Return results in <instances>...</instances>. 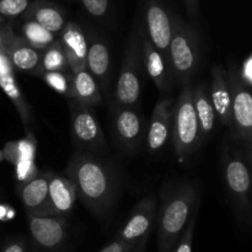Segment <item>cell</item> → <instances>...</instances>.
<instances>
[{
  "mask_svg": "<svg viewBox=\"0 0 252 252\" xmlns=\"http://www.w3.org/2000/svg\"><path fill=\"white\" fill-rule=\"evenodd\" d=\"M76 189L78 198L95 216L112 208L118 192V175L112 165L91 153L76 150L64 172Z\"/></svg>",
  "mask_w": 252,
  "mask_h": 252,
  "instance_id": "cell-1",
  "label": "cell"
},
{
  "mask_svg": "<svg viewBox=\"0 0 252 252\" xmlns=\"http://www.w3.org/2000/svg\"><path fill=\"white\" fill-rule=\"evenodd\" d=\"M197 208L198 193L193 184L185 182L167 194L157 217L159 252L174 251Z\"/></svg>",
  "mask_w": 252,
  "mask_h": 252,
  "instance_id": "cell-2",
  "label": "cell"
},
{
  "mask_svg": "<svg viewBox=\"0 0 252 252\" xmlns=\"http://www.w3.org/2000/svg\"><path fill=\"white\" fill-rule=\"evenodd\" d=\"M142 33V26L138 25L128 38L122 65L113 91L112 105L139 107L143 85H144L143 78L145 76Z\"/></svg>",
  "mask_w": 252,
  "mask_h": 252,
  "instance_id": "cell-3",
  "label": "cell"
},
{
  "mask_svg": "<svg viewBox=\"0 0 252 252\" xmlns=\"http://www.w3.org/2000/svg\"><path fill=\"white\" fill-rule=\"evenodd\" d=\"M223 158V180L236 218L243 226L251 224V155L230 150L225 145Z\"/></svg>",
  "mask_w": 252,
  "mask_h": 252,
  "instance_id": "cell-4",
  "label": "cell"
},
{
  "mask_svg": "<svg viewBox=\"0 0 252 252\" xmlns=\"http://www.w3.org/2000/svg\"><path fill=\"white\" fill-rule=\"evenodd\" d=\"M192 97L193 88L191 85L182 86L172 107L171 139L175 154L181 162L191 159L202 142Z\"/></svg>",
  "mask_w": 252,
  "mask_h": 252,
  "instance_id": "cell-5",
  "label": "cell"
},
{
  "mask_svg": "<svg viewBox=\"0 0 252 252\" xmlns=\"http://www.w3.org/2000/svg\"><path fill=\"white\" fill-rule=\"evenodd\" d=\"M174 81L180 85H191L199 64V39L196 29L180 17L174 20V32L167 53Z\"/></svg>",
  "mask_w": 252,
  "mask_h": 252,
  "instance_id": "cell-6",
  "label": "cell"
},
{
  "mask_svg": "<svg viewBox=\"0 0 252 252\" xmlns=\"http://www.w3.org/2000/svg\"><path fill=\"white\" fill-rule=\"evenodd\" d=\"M30 230L27 252H70V226L59 217L26 214Z\"/></svg>",
  "mask_w": 252,
  "mask_h": 252,
  "instance_id": "cell-7",
  "label": "cell"
},
{
  "mask_svg": "<svg viewBox=\"0 0 252 252\" xmlns=\"http://www.w3.org/2000/svg\"><path fill=\"white\" fill-rule=\"evenodd\" d=\"M225 70L231 95L230 127L233 129V139L239 143H245L248 154L251 155L252 96L250 88L241 81L235 64L230 63Z\"/></svg>",
  "mask_w": 252,
  "mask_h": 252,
  "instance_id": "cell-8",
  "label": "cell"
},
{
  "mask_svg": "<svg viewBox=\"0 0 252 252\" xmlns=\"http://www.w3.org/2000/svg\"><path fill=\"white\" fill-rule=\"evenodd\" d=\"M147 127L148 122L139 107L111 103V130L113 140L122 152H137L145 140Z\"/></svg>",
  "mask_w": 252,
  "mask_h": 252,
  "instance_id": "cell-9",
  "label": "cell"
},
{
  "mask_svg": "<svg viewBox=\"0 0 252 252\" xmlns=\"http://www.w3.org/2000/svg\"><path fill=\"white\" fill-rule=\"evenodd\" d=\"M70 130L71 138L78 150L98 154L106 150V140L102 128L93 107L76 102L70 98Z\"/></svg>",
  "mask_w": 252,
  "mask_h": 252,
  "instance_id": "cell-10",
  "label": "cell"
},
{
  "mask_svg": "<svg viewBox=\"0 0 252 252\" xmlns=\"http://www.w3.org/2000/svg\"><path fill=\"white\" fill-rule=\"evenodd\" d=\"M157 217V197L149 194L135 204L116 239L134 248L142 239L152 235Z\"/></svg>",
  "mask_w": 252,
  "mask_h": 252,
  "instance_id": "cell-11",
  "label": "cell"
},
{
  "mask_svg": "<svg viewBox=\"0 0 252 252\" xmlns=\"http://www.w3.org/2000/svg\"><path fill=\"white\" fill-rule=\"evenodd\" d=\"M144 16L145 36L158 51L167 57L175 17L161 0H147Z\"/></svg>",
  "mask_w": 252,
  "mask_h": 252,
  "instance_id": "cell-12",
  "label": "cell"
},
{
  "mask_svg": "<svg viewBox=\"0 0 252 252\" xmlns=\"http://www.w3.org/2000/svg\"><path fill=\"white\" fill-rule=\"evenodd\" d=\"M172 107L174 101L170 97L160 98L155 105L145 134V144L150 154L162 152L171 138Z\"/></svg>",
  "mask_w": 252,
  "mask_h": 252,
  "instance_id": "cell-13",
  "label": "cell"
},
{
  "mask_svg": "<svg viewBox=\"0 0 252 252\" xmlns=\"http://www.w3.org/2000/svg\"><path fill=\"white\" fill-rule=\"evenodd\" d=\"M17 193L26 214L33 217L53 216L48 198V172H38L30 181L20 184Z\"/></svg>",
  "mask_w": 252,
  "mask_h": 252,
  "instance_id": "cell-14",
  "label": "cell"
},
{
  "mask_svg": "<svg viewBox=\"0 0 252 252\" xmlns=\"http://www.w3.org/2000/svg\"><path fill=\"white\" fill-rule=\"evenodd\" d=\"M142 48L145 74L152 79L159 91H161L162 94L169 93L174 85V76L170 69L167 57L150 43L148 37L145 36L144 30L142 33Z\"/></svg>",
  "mask_w": 252,
  "mask_h": 252,
  "instance_id": "cell-15",
  "label": "cell"
},
{
  "mask_svg": "<svg viewBox=\"0 0 252 252\" xmlns=\"http://www.w3.org/2000/svg\"><path fill=\"white\" fill-rule=\"evenodd\" d=\"M48 198L53 216L68 219L75 207L78 194L69 177L48 171Z\"/></svg>",
  "mask_w": 252,
  "mask_h": 252,
  "instance_id": "cell-16",
  "label": "cell"
},
{
  "mask_svg": "<svg viewBox=\"0 0 252 252\" xmlns=\"http://www.w3.org/2000/svg\"><path fill=\"white\" fill-rule=\"evenodd\" d=\"M86 69L96 80L100 90L108 93L112 73L110 49L107 43L95 34H90L88 37Z\"/></svg>",
  "mask_w": 252,
  "mask_h": 252,
  "instance_id": "cell-17",
  "label": "cell"
},
{
  "mask_svg": "<svg viewBox=\"0 0 252 252\" xmlns=\"http://www.w3.org/2000/svg\"><path fill=\"white\" fill-rule=\"evenodd\" d=\"M58 39L68 61L70 73L86 69L88 36L83 29L76 22H66Z\"/></svg>",
  "mask_w": 252,
  "mask_h": 252,
  "instance_id": "cell-18",
  "label": "cell"
},
{
  "mask_svg": "<svg viewBox=\"0 0 252 252\" xmlns=\"http://www.w3.org/2000/svg\"><path fill=\"white\" fill-rule=\"evenodd\" d=\"M212 80L208 86V94L213 105L217 120L221 125L230 127L231 125V95L228 84L226 70L220 65H216L211 70Z\"/></svg>",
  "mask_w": 252,
  "mask_h": 252,
  "instance_id": "cell-19",
  "label": "cell"
},
{
  "mask_svg": "<svg viewBox=\"0 0 252 252\" xmlns=\"http://www.w3.org/2000/svg\"><path fill=\"white\" fill-rule=\"evenodd\" d=\"M41 53L30 46L21 36H15L5 51L12 68L34 76H41Z\"/></svg>",
  "mask_w": 252,
  "mask_h": 252,
  "instance_id": "cell-20",
  "label": "cell"
},
{
  "mask_svg": "<svg viewBox=\"0 0 252 252\" xmlns=\"http://www.w3.org/2000/svg\"><path fill=\"white\" fill-rule=\"evenodd\" d=\"M24 17L25 20L37 22L56 36L61 34L66 25L64 10L53 2L44 1V0H37L30 4L29 9L24 14Z\"/></svg>",
  "mask_w": 252,
  "mask_h": 252,
  "instance_id": "cell-21",
  "label": "cell"
},
{
  "mask_svg": "<svg viewBox=\"0 0 252 252\" xmlns=\"http://www.w3.org/2000/svg\"><path fill=\"white\" fill-rule=\"evenodd\" d=\"M0 88L4 91L5 95L10 98V101L14 103L15 108H16L20 118H21V122L24 125L26 134H33L32 128H33L34 120L33 115H32V110L27 100L25 98L21 89L17 85V81L15 79V73L0 75Z\"/></svg>",
  "mask_w": 252,
  "mask_h": 252,
  "instance_id": "cell-22",
  "label": "cell"
},
{
  "mask_svg": "<svg viewBox=\"0 0 252 252\" xmlns=\"http://www.w3.org/2000/svg\"><path fill=\"white\" fill-rule=\"evenodd\" d=\"M73 84V100L89 107H95L102 101V94L95 79L88 69L71 73Z\"/></svg>",
  "mask_w": 252,
  "mask_h": 252,
  "instance_id": "cell-23",
  "label": "cell"
},
{
  "mask_svg": "<svg viewBox=\"0 0 252 252\" xmlns=\"http://www.w3.org/2000/svg\"><path fill=\"white\" fill-rule=\"evenodd\" d=\"M193 107L199 126L201 138L208 137L216 127L217 116L208 94V85L199 84L193 89Z\"/></svg>",
  "mask_w": 252,
  "mask_h": 252,
  "instance_id": "cell-24",
  "label": "cell"
},
{
  "mask_svg": "<svg viewBox=\"0 0 252 252\" xmlns=\"http://www.w3.org/2000/svg\"><path fill=\"white\" fill-rule=\"evenodd\" d=\"M2 158L11 162L14 166L27 161H34L36 157V139L33 134H26L21 140L5 144L1 150Z\"/></svg>",
  "mask_w": 252,
  "mask_h": 252,
  "instance_id": "cell-25",
  "label": "cell"
},
{
  "mask_svg": "<svg viewBox=\"0 0 252 252\" xmlns=\"http://www.w3.org/2000/svg\"><path fill=\"white\" fill-rule=\"evenodd\" d=\"M21 37L39 52H43L58 39L56 34L31 20H25L21 25Z\"/></svg>",
  "mask_w": 252,
  "mask_h": 252,
  "instance_id": "cell-26",
  "label": "cell"
},
{
  "mask_svg": "<svg viewBox=\"0 0 252 252\" xmlns=\"http://www.w3.org/2000/svg\"><path fill=\"white\" fill-rule=\"evenodd\" d=\"M47 71H62L70 73L68 61L65 58L59 39L41 53V75Z\"/></svg>",
  "mask_w": 252,
  "mask_h": 252,
  "instance_id": "cell-27",
  "label": "cell"
},
{
  "mask_svg": "<svg viewBox=\"0 0 252 252\" xmlns=\"http://www.w3.org/2000/svg\"><path fill=\"white\" fill-rule=\"evenodd\" d=\"M39 78L51 89L63 95L68 100L73 98V84H71V73L62 71H47Z\"/></svg>",
  "mask_w": 252,
  "mask_h": 252,
  "instance_id": "cell-28",
  "label": "cell"
},
{
  "mask_svg": "<svg viewBox=\"0 0 252 252\" xmlns=\"http://www.w3.org/2000/svg\"><path fill=\"white\" fill-rule=\"evenodd\" d=\"M30 4V0H0V15L5 19L17 17L26 12Z\"/></svg>",
  "mask_w": 252,
  "mask_h": 252,
  "instance_id": "cell-29",
  "label": "cell"
},
{
  "mask_svg": "<svg viewBox=\"0 0 252 252\" xmlns=\"http://www.w3.org/2000/svg\"><path fill=\"white\" fill-rule=\"evenodd\" d=\"M196 220H197V211L192 214V217H191V219H189V224H187L186 229H185L184 233H182V235H181V238H180L179 243H177L176 248L174 249V251L172 252H192Z\"/></svg>",
  "mask_w": 252,
  "mask_h": 252,
  "instance_id": "cell-30",
  "label": "cell"
},
{
  "mask_svg": "<svg viewBox=\"0 0 252 252\" xmlns=\"http://www.w3.org/2000/svg\"><path fill=\"white\" fill-rule=\"evenodd\" d=\"M84 9L93 17L102 19L110 11V0H80Z\"/></svg>",
  "mask_w": 252,
  "mask_h": 252,
  "instance_id": "cell-31",
  "label": "cell"
},
{
  "mask_svg": "<svg viewBox=\"0 0 252 252\" xmlns=\"http://www.w3.org/2000/svg\"><path fill=\"white\" fill-rule=\"evenodd\" d=\"M239 76H240L241 81L245 84L248 88L251 89L252 86V56L249 54L245 58V61L241 64V68H238Z\"/></svg>",
  "mask_w": 252,
  "mask_h": 252,
  "instance_id": "cell-32",
  "label": "cell"
},
{
  "mask_svg": "<svg viewBox=\"0 0 252 252\" xmlns=\"http://www.w3.org/2000/svg\"><path fill=\"white\" fill-rule=\"evenodd\" d=\"M15 36L16 34L10 26H0V51H6Z\"/></svg>",
  "mask_w": 252,
  "mask_h": 252,
  "instance_id": "cell-33",
  "label": "cell"
},
{
  "mask_svg": "<svg viewBox=\"0 0 252 252\" xmlns=\"http://www.w3.org/2000/svg\"><path fill=\"white\" fill-rule=\"evenodd\" d=\"M2 252H27V241L21 238H15L5 244Z\"/></svg>",
  "mask_w": 252,
  "mask_h": 252,
  "instance_id": "cell-34",
  "label": "cell"
},
{
  "mask_svg": "<svg viewBox=\"0 0 252 252\" xmlns=\"http://www.w3.org/2000/svg\"><path fill=\"white\" fill-rule=\"evenodd\" d=\"M133 249V246L127 245V244L122 243L118 239H115L113 241H111L110 244L105 246L103 249H101L100 252H129Z\"/></svg>",
  "mask_w": 252,
  "mask_h": 252,
  "instance_id": "cell-35",
  "label": "cell"
},
{
  "mask_svg": "<svg viewBox=\"0 0 252 252\" xmlns=\"http://www.w3.org/2000/svg\"><path fill=\"white\" fill-rule=\"evenodd\" d=\"M186 6V11L192 19H196L199 12V0H182Z\"/></svg>",
  "mask_w": 252,
  "mask_h": 252,
  "instance_id": "cell-36",
  "label": "cell"
},
{
  "mask_svg": "<svg viewBox=\"0 0 252 252\" xmlns=\"http://www.w3.org/2000/svg\"><path fill=\"white\" fill-rule=\"evenodd\" d=\"M149 238L150 236H145L144 239H142V240H140L139 243H138L137 245H135L129 252H145V250H147V245H148V240H149Z\"/></svg>",
  "mask_w": 252,
  "mask_h": 252,
  "instance_id": "cell-37",
  "label": "cell"
},
{
  "mask_svg": "<svg viewBox=\"0 0 252 252\" xmlns=\"http://www.w3.org/2000/svg\"><path fill=\"white\" fill-rule=\"evenodd\" d=\"M5 20H6V19H5V17H2L1 15H0V25H1V24H4V22H5Z\"/></svg>",
  "mask_w": 252,
  "mask_h": 252,
  "instance_id": "cell-38",
  "label": "cell"
},
{
  "mask_svg": "<svg viewBox=\"0 0 252 252\" xmlns=\"http://www.w3.org/2000/svg\"><path fill=\"white\" fill-rule=\"evenodd\" d=\"M2 159H4V158H2V153H1V150H0V161H1Z\"/></svg>",
  "mask_w": 252,
  "mask_h": 252,
  "instance_id": "cell-39",
  "label": "cell"
}]
</instances>
